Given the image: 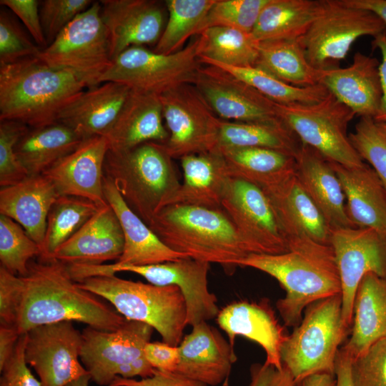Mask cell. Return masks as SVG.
Masks as SVG:
<instances>
[{
	"label": "cell",
	"mask_w": 386,
	"mask_h": 386,
	"mask_svg": "<svg viewBox=\"0 0 386 386\" xmlns=\"http://www.w3.org/2000/svg\"><path fill=\"white\" fill-rule=\"evenodd\" d=\"M91 0H44L39 3V16L47 46L50 45L74 19L86 10Z\"/></svg>",
	"instance_id": "cell-47"
},
{
	"label": "cell",
	"mask_w": 386,
	"mask_h": 386,
	"mask_svg": "<svg viewBox=\"0 0 386 386\" xmlns=\"http://www.w3.org/2000/svg\"><path fill=\"white\" fill-rule=\"evenodd\" d=\"M217 322L232 347L237 336L244 337L263 348L265 364L282 369L280 350L288 335L267 300L232 302L219 311Z\"/></svg>",
	"instance_id": "cell-22"
},
{
	"label": "cell",
	"mask_w": 386,
	"mask_h": 386,
	"mask_svg": "<svg viewBox=\"0 0 386 386\" xmlns=\"http://www.w3.org/2000/svg\"><path fill=\"white\" fill-rule=\"evenodd\" d=\"M349 331L342 318L341 294L309 305L281 347L282 366L295 382L314 374L335 375L340 346Z\"/></svg>",
	"instance_id": "cell-7"
},
{
	"label": "cell",
	"mask_w": 386,
	"mask_h": 386,
	"mask_svg": "<svg viewBox=\"0 0 386 386\" xmlns=\"http://www.w3.org/2000/svg\"><path fill=\"white\" fill-rule=\"evenodd\" d=\"M301 146L298 137L282 121L220 122L217 148H265L296 157Z\"/></svg>",
	"instance_id": "cell-38"
},
{
	"label": "cell",
	"mask_w": 386,
	"mask_h": 386,
	"mask_svg": "<svg viewBox=\"0 0 386 386\" xmlns=\"http://www.w3.org/2000/svg\"><path fill=\"white\" fill-rule=\"evenodd\" d=\"M172 159L162 144L155 142L107 153L104 177L147 225L180 186Z\"/></svg>",
	"instance_id": "cell-5"
},
{
	"label": "cell",
	"mask_w": 386,
	"mask_h": 386,
	"mask_svg": "<svg viewBox=\"0 0 386 386\" xmlns=\"http://www.w3.org/2000/svg\"><path fill=\"white\" fill-rule=\"evenodd\" d=\"M26 334H21L13 354L0 370V386H41L25 360Z\"/></svg>",
	"instance_id": "cell-50"
},
{
	"label": "cell",
	"mask_w": 386,
	"mask_h": 386,
	"mask_svg": "<svg viewBox=\"0 0 386 386\" xmlns=\"http://www.w3.org/2000/svg\"><path fill=\"white\" fill-rule=\"evenodd\" d=\"M26 334L25 360L41 386H66L89 374L79 361L81 332L72 322L38 326Z\"/></svg>",
	"instance_id": "cell-17"
},
{
	"label": "cell",
	"mask_w": 386,
	"mask_h": 386,
	"mask_svg": "<svg viewBox=\"0 0 386 386\" xmlns=\"http://www.w3.org/2000/svg\"><path fill=\"white\" fill-rule=\"evenodd\" d=\"M377 59L357 52L347 67L323 70L320 84L355 116L377 115L382 99V86Z\"/></svg>",
	"instance_id": "cell-24"
},
{
	"label": "cell",
	"mask_w": 386,
	"mask_h": 386,
	"mask_svg": "<svg viewBox=\"0 0 386 386\" xmlns=\"http://www.w3.org/2000/svg\"><path fill=\"white\" fill-rule=\"evenodd\" d=\"M83 289L109 302L125 319L156 330L163 342L179 346L187 325V308L180 290L134 282L115 274L91 277L77 282Z\"/></svg>",
	"instance_id": "cell-6"
},
{
	"label": "cell",
	"mask_w": 386,
	"mask_h": 386,
	"mask_svg": "<svg viewBox=\"0 0 386 386\" xmlns=\"http://www.w3.org/2000/svg\"><path fill=\"white\" fill-rule=\"evenodd\" d=\"M20 335L16 328L0 325V370L13 354Z\"/></svg>",
	"instance_id": "cell-57"
},
{
	"label": "cell",
	"mask_w": 386,
	"mask_h": 386,
	"mask_svg": "<svg viewBox=\"0 0 386 386\" xmlns=\"http://www.w3.org/2000/svg\"><path fill=\"white\" fill-rule=\"evenodd\" d=\"M22 279L0 266V325L15 328Z\"/></svg>",
	"instance_id": "cell-51"
},
{
	"label": "cell",
	"mask_w": 386,
	"mask_h": 386,
	"mask_svg": "<svg viewBox=\"0 0 386 386\" xmlns=\"http://www.w3.org/2000/svg\"><path fill=\"white\" fill-rule=\"evenodd\" d=\"M85 89L72 75L36 56L0 64V121L29 128L56 123L61 112Z\"/></svg>",
	"instance_id": "cell-3"
},
{
	"label": "cell",
	"mask_w": 386,
	"mask_h": 386,
	"mask_svg": "<svg viewBox=\"0 0 386 386\" xmlns=\"http://www.w3.org/2000/svg\"><path fill=\"white\" fill-rule=\"evenodd\" d=\"M386 337V279L370 273L355 294L350 336L341 348L354 360Z\"/></svg>",
	"instance_id": "cell-33"
},
{
	"label": "cell",
	"mask_w": 386,
	"mask_h": 386,
	"mask_svg": "<svg viewBox=\"0 0 386 386\" xmlns=\"http://www.w3.org/2000/svg\"><path fill=\"white\" fill-rule=\"evenodd\" d=\"M330 245L340 278L342 318L351 328L362 279L370 273L386 279V235L367 227L333 228Z\"/></svg>",
	"instance_id": "cell-16"
},
{
	"label": "cell",
	"mask_w": 386,
	"mask_h": 386,
	"mask_svg": "<svg viewBox=\"0 0 386 386\" xmlns=\"http://www.w3.org/2000/svg\"><path fill=\"white\" fill-rule=\"evenodd\" d=\"M144 356L154 369L175 372L179 361V347L164 342H149L144 347Z\"/></svg>",
	"instance_id": "cell-54"
},
{
	"label": "cell",
	"mask_w": 386,
	"mask_h": 386,
	"mask_svg": "<svg viewBox=\"0 0 386 386\" xmlns=\"http://www.w3.org/2000/svg\"><path fill=\"white\" fill-rule=\"evenodd\" d=\"M335 375L318 373L311 375L295 382V386H335Z\"/></svg>",
	"instance_id": "cell-60"
},
{
	"label": "cell",
	"mask_w": 386,
	"mask_h": 386,
	"mask_svg": "<svg viewBox=\"0 0 386 386\" xmlns=\"http://www.w3.org/2000/svg\"><path fill=\"white\" fill-rule=\"evenodd\" d=\"M100 16L107 31L112 60L132 46L155 44L167 20L165 2L101 0Z\"/></svg>",
	"instance_id": "cell-19"
},
{
	"label": "cell",
	"mask_w": 386,
	"mask_h": 386,
	"mask_svg": "<svg viewBox=\"0 0 386 386\" xmlns=\"http://www.w3.org/2000/svg\"><path fill=\"white\" fill-rule=\"evenodd\" d=\"M91 200L59 196L46 221L41 259H49L56 249L74 234L99 209Z\"/></svg>",
	"instance_id": "cell-41"
},
{
	"label": "cell",
	"mask_w": 386,
	"mask_h": 386,
	"mask_svg": "<svg viewBox=\"0 0 386 386\" xmlns=\"http://www.w3.org/2000/svg\"><path fill=\"white\" fill-rule=\"evenodd\" d=\"M295 158L300 184L331 227H356L347 215L342 185L329 160L302 143Z\"/></svg>",
	"instance_id": "cell-26"
},
{
	"label": "cell",
	"mask_w": 386,
	"mask_h": 386,
	"mask_svg": "<svg viewBox=\"0 0 386 386\" xmlns=\"http://www.w3.org/2000/svg\"><path fill=\"white\" fill-rule=\"evenodd\" d=\"M350 139L363 160L368 162L386 189V139L371 117H361Z\"/></svg>",
	"instance_id": "cell-45"
},
{
	"label": "cell",
	"mask_w": 386,
	"mask_h": 386,
	"mask_svg": "<svg viewBox=\"0 0 386 386\" xmlns=\"http://www.w3.org/2000/svg\"><path fill=\"white\" fill-rule=\"evenodd\" d=\"M148 226L170 249L193 259L218 264L227 274L249 256L222 209L168 205Z\"/></svg>",
	"instance_id": "cell-4"
},
{
	"label": "cell",
	"mask_w": 386,
	"mask_h": 386,
	"mask_svg": "<svg viewBox=\"0 0 386 386\" xmlns=\"http://www.w3.org/2000/svg\"><path fill=\"white\" fill-rule=\"evenodd\" d=\"M124 235L119 219L109 204L98 211L50 259L64 264H102L120 258Z\"/></svg>",
	"instance_id": "cell-23"
},
{
	"label": "cell",
	"mask_w": 386,
	"mask_h": 386,
	"mask_svg": "<svg viewBox=\"0 0 386 386\" xmlns=\"http://www.w3.org/2000/svg\"><path fill=\"white\" fill-rule=\"evenodd\" d=\"M178 347L176 372L207 386H227L237 357L234 347L217 328L207 322L198 323Z\"/></svg>",
	"instance_id": "cell-21"
},
{
	"label": "cell",
	"mask_w": 386,
	"mask_h": 386,
	"mask_svg": "<svg viewBox=\"0 0 386 386\" xmlns=\"http://www.w3.org/2000/svg\"><path fill=\"white\" fill-rule=\"evenodd\" d=\"M100 9V2H93L36 56L48 66L72 75L86 89L100 84L112 63Z\"/></svg>",
	"instance_id": "cell-9"
},
{
	"label": "cell",
	"mask_w": 386,
	"mask_h": 386,
	"mask_svg": "<svg viewBox=\"0 0 386 386\" xmlns=\"http://www.w3.org/2000/svg\"><path fill=\"white\" fill-rule=\"evenodd\" d=\"M216 0H167V20L153 51L170 54L183 48L198 29Z\"/></svg>",
	"instance_id": "cell-42"
},
{
	"label": "cell",
	"mask_w": 386,
	"mask_h": 386,
	"mask_svg": "<svg viewBox=\"0 0 386 386\" xmlns=\"http://www.w3.org/2000/svg\"><path fill=\"white\" fill-rule=\"evenodd\" d=\"M108 150L105 137L84 139L43 175L52 183L59 196L81 197L99 207L104 206L108 204L103 188L104 164Z\"/></svg>",
	"instance_id": "cell-20"
},
{
	"label": "cell",
	"mask_w": 386,
	"mask_h": 386,
	"mask_svg": "<svg viewBox=\"0 0 386 386\" xmlns=\"http://www.w3.org/2000/svg\"><path fill=\"white\" fill-rule=\"evenodd\" d=\"M42 49L5 11L0 13V64L37 56Z\"/></svg>",
	"instance_id": "cell-48"
},
{
	"label": "cell",
	"mask_w": 386,
	"mask_h": 386,
	"mask_svg": "<svg viewBox=\"0 0 386 386\" xmlns=\"http://www.w3.org/2000/svg\"><path fill=\"white\" fill-rule=\"evenodd\" d=\"M325 0H269L251 34L257 42L302 38Z\"/></svg>",
	"instance_id": "cell-35"
},
{
	"label": "cell",
	"mask_w": 386,
	"mask_h": 386,
	"mask_svg": "<svg viewBox=\"0 0 386 386\" xmlns=\"http://www.w3.org/2000/svg\"><path fill=\"white\" fill-rule=\"evenodd\" d=\"M82 141L69 127L56 122L29 128L19 139L15 152L29 175H41L74 151Z\"/></svg>",
	"instance_id": "cell-36"
},
{
	"label": "cell",
	"mask_w": 386,
	"mask_h": 386,
	"mask_svg": "<svg viewBox=\"0 0 386 386\" xmlns=\"http://www.w3.org/2000/svg\"><path fill=\"white\" fill-rule=\"evenodd\" d=\"M104 194L115 212L124 235V249L116 262L121 264L149 265L189 257L168 247L127 204L114 183L104 177Z\"/></svg>",
	"instance_id": "cell-27"
},
{
	"label": "cell",
	"mask_w": 386,
	"mask_h": 386,
	"mask_svg": "<svg viewBox=\"0 0 386 386\" xmlns=\"http://www.w3.org/2000/svg\"><path fill=\"white\" fill-rule=\"evenodd\" d=\"M131 89L114 81L86 89L59 114L57 122L82 140L106 135L113 127Z\"/></svg>",
	"instance_id": "cell-25"
},
{
	"label": "cell",
	"mask_w": 386,
	"mask_h": 386,
	"mask_svg": "<svg viewBox=\"0 0 386 386\" xmlns=\"http://www.w3.org/2000/svg\"><path fill=\"white\" fill-rule=\"evenodd\" d=\"M386 33V24L374 12L351 6L342 0H325L322 13L302 42L309 62L320 70L339 66L353 43L364 36Z\"/></svg>",
	"instance_id": "cell-12"
},
{
	"label": "cell",
	"mask_w": 386,
	"mask_h": 386,
	"mask_svg": "<svg viewBox=\"0 0 386 386\" xmlns=\"http://www.w3.org/2000/svg\"><path fill=\"white\" fill-rule=\"evenodd\" d=\"M232 178L249 182L265 194L296 174L295 157L258 147H219Z\"/></svg>",
	"instance_id": "cell-34"
},
{
	"label": "cell",
	"mask_w": 386,
	"mask_h": 386,
	"mask_svg": "<svg viewBox=\"0 0 386 386\" xmlns=\"http://www.w3.org/2000/svg\"><path fill=\"white\" fill-rule=\"evenodd\" d=\"M265 194L287 241L307 237L321 244H330L332 228L305 192L296 174Z\"/></svg>",
	"instance_id": "cell-32"
},
{
	"label": "cell",
	"mask_w": 386,
	"mask_h": 386,
	"mask_svg": "<svg viewBox=\"0 0 386 386\" xmlns=\"http://www.w3.org/2000/svg\"><path fill=\"white\" fill-rule=\"evenodd\" d=\"M269 0H216L202 21L197 35L212 26H225L251 33Z\"/></svg>",
	"instance_id": "cell-44"
},
{
	"label": "cell",
	"mask_w": 386,
	"mask_h": 386,
	"mask_svg": "<svg viewBox=\"0 0 386 386\" xmlns=\"http://www.w3.org/2000/svg\"><path fill=\"white\" fill-rule=\"evenodd\" d=\"M222 209L249 255L279 254L289 250L273 207L259 187L232 178L222 202Z\"/></svg>",
	"instance_id": "cell-15"
},
{
	"label": "cell",
	"mask_w": 386,
	"mask_h": 386,
	"mask_svg": "<svg viewBox=\"0 0 386 386\" xmlns=\"http://www.w3.org/2000/svg\"><path fill=\"white\" fill-rule=\"evenodd\" d=\"M41 247L11 218L0 214L1 266L11 274L24 277L28 273L30 259L41 257Z\"/></svg>",
	"instance_id": "cell-43"
},
{
	"label": "cell",
	"mask_w": 386,
	"mask_h": 386,
	"mask_svg": "<svg viewBox=\"0 0 386 386\" xmlns=\"http://www.w3.org/2000/svg\"><path fill=\"white\" fill-rule=\"evenodd\" d=\"M249 386H295V381L284 367L279 370L265 363H255L250 367Z\"/></svg>",
	"instance_id": "cell-55"
},
{
	"label": "cell",
	"mask_w": 386,
	"mask_h": 386,
	"mask_svg": "<svg viewBox=\"0 0 386 386\" xmlns=\"http://www.w3.org/2000/svg\"><path fill=\"white\" fill-rule=\"evenodd\" d=\"M59 196L44 175H29L18 183L1 187L0 214L20 224L41 248L47 217Z\"/></svg>",
	"instance_id": "cell-31"
},
{
	"label": "cell",
	"mask_w": 386,
	"mask_h": 386,
	"mask_svg": "<svg viewBox=\"0 0 386 386\" xmlns=\"http://www.w3.org/2000/svg\"><path fill=\"white\" fill-rule=\"evenodd\" d=\"M22 292L15 328L21 335L31 329L60 322H79L107 331L127 319L92 292L81 288L66 265L55 259L29 262L21 277Z\"/></svg>",
	"instance_id": "cell-1"
},
{
	"label": "cell",
	"mask_w": 386,
	"mask_h": 386,
	"mask_svg": "<svg viewBox=\"0 0 386 386\" xmlns=\"http://www.w3.org/2000/svg\"><path fill=\"white\" fill-rule=\"evenodd\" d=\"M199 38V56L237 67L254 66L258 58V42L251 33L225 26L204 29Z\"/></svg>",
	"instance_id": "cell-39"
},
{
	"label": "cell",
	"mask_w": 386,
	"mask_h": 386,
	"mask_svg": "<svg viewBox=\"0 0 386 386\" xmlns=\"http://www.w3.org/2000/svg\"><path fill=\"white\" fill-rule=\"evenodd\" d=\"M154 328L128 320L117 330H101L87 326L81 332L80 360L95 383L109 386L117 377L146 378L155 370L144 356Z\"/></svg>",
	"instance_id": "cell-8"
},
{
	"label": "cell",
	"mask_w": 386,
	"mask_h": 386,
	"mask_svg": "<svg viewBox=\"0 0 386 386\" xmlns=\"http://www.w3.org/2000/svg\"><path fill=\"white\" fill-rule=\"evenodd\" d=\"M183 182L168 200L172 204L222 209L232 177L223 156L217 150L180 159ZM165 206V207H166Z\"/></svg>",
	"instance_id": "cell-29"
},
{
	"label": "cell",
	"mask_w": 386,
	"mask_h": 386,
	"mask_svg": "<svg viewBox=\"0 0 386 386\" xmlns=\"http://www.w3.org/2000/svg\"><path fill=\"white\" fill-rule=\"evenodd\" d=\"M1 5L9 9L23 22L34 41L41 49L47 46L39 16V1L36 0H1Z\"/></svg>",
	"instance_id": "cell-52"
},
{
	"label": "cell",
	"mask_w": 386,
	"mask_h": 386,
	"mask_svg": "<svg viewBox=\"0 0 386 386\" xmlns=\"http://www.w3.org/2000/svg\"><path fill=\"white\" fill-rule=\"evenodd\" d=\"M163 119L159 95L131 89L105 137L109 149L124 151L145 142L164 143L169 133Z\"/></svg>",
	"instance_id": "cell-28"
},
{
	"label": "cell",
	"mask_w": 386,
	"mask_h": 386,
	"mask_svg": "<svg viewBox=\"0 0 386 386\" xmlns=\"http://www.w3.org/2000/svg\"><path fill=\"white\" fill-rule=\"evenodd\" d=\"M373 49H378L382 60L380 64V76L382 86V99L379 111L373 119L377 123L386 122V33L378 35L372 41Z\"/></svg>",
	"instance_id": "cell-56"
},
{
	"label": "cell",
	"mask_w": 386,
	"mask_h": 386,
	"mask_svg": "<svg viewBox=\"0 0 386 386\" xmlns=\"http://www.w3.org/2000/svg\"><path fill=\"white\" fill-rule=\"evenodd\" d=\"M209 263L190 257L149 265L121 264L117 262L102 264H80V278L115 274L129 272L145 278L158 286H177L186 304L187 325L192 327L202 322L217 318L220 310L217 299L208 288Z\"/></svg>",
	"instance_id": "cell-13"
},
{
	"label": "cell",
	"mask_w": 386,
	"mask_h": 386,
	"mask_svg": "<svg viewBox=\"0 0 386 386\" xmlns=\"http://www.w3.org/2000/svg\"><path fill=\"white\" fill-rule=\"evenodd\" d=\"M257 66L298 87L320 84L323 70L309 62L301 39L258 42Z\"/></svg>",
	"instance_id": "cell-37"
},
{
	"label": "cell",
	"mask_w": 386,
	"mask_h": 386,
	"mask_svg": "<svg viewBox=\"0 0 386 386\" xmlns=\"http://www.w3.org/2000/svg\"><path fill=\"white\" fill-rule=\"evenodd\" d=\"M351 373L354 386H386V337L352 360Z\"/></svg>",
	"instance_id": "cell-49"
},
{
	"label": "cell",
	"mask_w": 386,
	"mask_h": 386,
	"mask_svg": "<svg viewBox=\"0 0 386 386\" xmlns=\"http://www.w3.org/2000/svg\"><path fill=\"white\" fill-rule=\"evenodd\" d=\"M199 60L202 64L214 66L231 74L277 104L315 103L325 99L330 93L322 84L309 87L288 84L254 66L237 67L209 60Z\"/></svg>",
	"instance_id": "cell-40"
},
{
	"label": "cell",
	"mask_w": 386,
	"mask_h": 386,
	"mask_svg": "<svg viewBox=\"0 0 386 386\" xmlns=\"http://www.w3.org/2000/svg\"><path fill=\"white\" fill-rule=\"evenodd\" d=\"M90 380H91V377L88 374L69 383L66 386H88L89 382Z\"/></svg>",
	"instance_id": "cell-61"
},
{
	"label": "cell",
	"mask_w": 386,
	"mask_h": 386,
	"mask_svg": "<svg viewBox=\"0 0 386 386\" xmlns=\"http://www.w3.org/2000/svg\"><path fill=\"white\" fill-rule=\"evenodd\" d=\"M329 162L342 185L354 226L386 235V189L376 172L366 163L352 167Z\"/></svg>",
	"instance_id": "cell-30"
},
{
	"label": "cell",
	"mask_w": 386,
	"mask_h": 386,
	"mask_svg": "<svg viewBox=\"0 0 386 386\" xmlns=\"http://www.w3.org/2000/svg\"><path fill=\"white\" fill-rule=\"evenodd\" d=\"M377 125L386 139V122L377 123Z\"/></svg>",
	"instance_id": "cell-62"
},
{
	"label": "cell",
	"mask_w": 386,
	"mask_h": 386,
	"mask_svg": "<svg viewBox=\"0 0 386 386\" xmlns=\"http://www.w3.org/2000/svg\"><path fill=\"white\" fill-rule=\"evenodd\" d=\"M194 85L221 119L239 122L282 121L275 102L220 68L202 64Z\"/></svg>",
	"instance_id": "cell-18"
},
{
	"label": "cell",
	"mask_w": 386,
	"mask_h": 386,
	"mask_svg": "<svg viewBox=\"0 0 386 386\" xmlns=\"http://www.w3.org/2000/svg\"><path fill=\"white\" fill-rule=\"evenodd\" d=\"M202 66L198 37L170 54L132 46L112 60L101 84L114 81L132 90L160 95L182 84H194Z\"/></svg>",
	"instance_id": "cell-11"
},
{
	"label": "cell",
	"mask_w": 386,
	"mask_h": 386,
	"mask_svg": "<svg viewBox=\"0 0 386 386\" xmlns=\"http://www.w3.org/2000/svg\"><path fill=\"white\" fill-rule=\"evenodd\" d=\"M289 250L279 254H250L239 266L267 273L285 290L277 309L284 326H297L310 304L341 294V282L332 247L307 237L287 241Z\"/></svg>",
	"instance_id": "cell-2"
},
{
	"label": "cell",
	"mask_w": 386,
	"mask_h": 386,
	"mask_svg": "<svg viewBox=\"0 0 386 386\" xmlns=\"http://www.w3.org/2000/svg\"><path fill=\"white\" fill-rule=\"evenodd\" d=\"M169 133L162 143L172 159L215 151L221 119L193 84L159 95Z\"/></svg>",
	"instance_id": "cell-14"
},
{
	"label": "cell",
	"mask_w": 386,
	"mask_h": 386,
	"mask_svg": "<svg viewBox=\"0 0 386 386\" xmlns=\"http://www.w3.org/2000/svg\"><path fill=\"white\" fill-rule=\"evenodd\" d=\"M109 386H207L176 372L155 370L154 374L140 380L117 377Z\"/></svg>",
	"instance_id": "cell-53"
},
{
	"label": "cell",
	"mask_w": 386,
	"mask_h": 386,
	"mask_svg": "<svg viewBox=\"0 0 386 386\" xmlns=\"http://www.w3.org/2000/svg\"><path fill=\"white\" fill-rule=\"evenodd\" d=\"M351 6L367 9L377 14L386 24V0H342Z\"/></svg>",
	"instance_id": "cell-59"
},
{
	"label": "cell",
	"mask_w": 386,
	"mask_h": 386,
	"mask_svg": "<svg viewBox=\"0 0 386 386\" xmlns=\"http://www.w3.org/2000/svg\"><path fill=\"white\" fill-rule=\"evenodd\" d=\"M279 117L300 142L327 160L346 167L365 162L352 144L347 129L355 114L332 94L312 104H279Z\"/></svg>",
	"instance_id": "cell-10"
},
{
	"label": "cell",
	"mask_w": 386,
	"mask_h": 386,
	"mask_svg": "<svg viewBox=\"0 0 386 386\" xmlns=\"http://www.w3.org/2000/svg\"><path fill=\"white\" fill-rule=\"evenodd\" d=\"M352 359L341 347L337 355L335 367V386H354L351 367Z\"/></svg>",
	"instance_id": "cell-58"
},
{
	"label": "cell",
	"mask_w": 386,
	"mask_h": 386,
	"mask_svg": "<svg viewBox=\"0 0 386 386\" xmlns=\"http://www.w3.org/2000/svg\"><path fill=\"white\" fill-rule=\"evenodd\" d=\"M29 129L15 121H0V186H10L29 176L19 161L15 147Z\"/></svg>",
	"instance_id": "cell-46"
}]
</instances>
